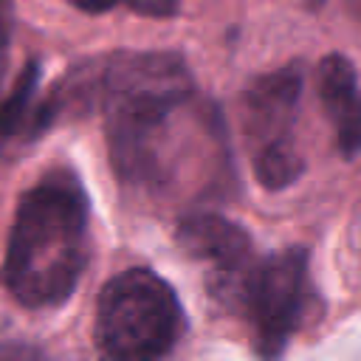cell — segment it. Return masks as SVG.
<instances>
[{
	"instance_id": "1",
	"label": "cell",
	"mask_w": 361,
	"mask_h": 361,
	"mask_svg": "<svg viewBox=\"0 0 361 361\" xmlns=\"http://www.w3.org/2000/svg\"><path fill=\"white\" fill-rule=\"evenodd\" d=\"M110 166L138 195L166 197L186 178L200 189L228 166L220 110L175 51H124L93 79Z\"/></svg>"
},
{
	"instance_id": "2",
	"label": "cell",
	"mask_w": 361,
	"mask_h": 361,
	"mask_svg": "<svg viewBox=\"0 0 361 361\" xmlns=\"http://www.w3.org/2000/svg\"><path fill=\"white\" fill-rule=\"evenodd\" d=\"M90 257V206L68 169L42 175L23 192L0 268L6 290L31 310L71 299Z\"/></svg>"
},
{
	"instance_id": "3",
	"label": "cell",
	"mask_w": 361,
	"mask_h": 361,
	"mask_svg": "<svg viewBox=\"0 0 361 361\" xmlns=\"http://www.w3.org/2000/svg\"><path fill=\"white\" fill-rule=\"evenodd\" d=\"M183 330V305L155 271L127 268L104 282L93 322V341L102 355L118 361L164 358L178 347Z\"/></svg>"
},
{
	"instance_id": "4",
	"label": "cell",
	"mask_w": 361,
	"mask_h": 361,
	"mask_svg": "<svg viewBox=\"0 0 361 361\" xmlns=\"http://www.w3.org/2000/svg\"><path fill=\"white\" fill-rule=\"evenodd\" d=\"M305 90V65L288 62L254 76L240 96L243 135L254 178L268 192H282L305 175L299 149V107Z\"/></svg>"
},
{
	"instance_id": "5",
	"label": "cell",
	"mask_w": 361,
	"mask_h": 361,
	"mask_svg": "<svg viewBox=\"0 0 361 361\" xmlns=\"http://www.w3.org/2000/svg\"><path fill=\"white\" fill-rule=\"evenodd\" d=\"M313 305L310 257L302 245L276 254H257L237 282L226 313L251 327L257 355L276 358L288 350L293 333L305 324Z\"/></svg>"
},
{
	"instance_id": "6",
	"label": "cell",
	"mask_w": 361,
	"mask_h": 361,
	"mask_svg": "<svg viewBox=\"0 0 361 361\" xmlns=\"http://www.w3.org/2000/svg\"><path fill=\"white\" fill-rule=\"evenodd\" d=\"M178 248L203 265V282L209 296L226 307L243 271L259 254L251 234L231 217L217 212H192L178 220Z\"/></svg>"
},
{
	"instance_id": "7",
	"label": "cell",
	"mask_w": 361,
	"mask_h": 361,
	"mask_svg": "<svg viewBox=\"0 0 361 361\" xmlns=\"http://www.w3.org/2000/svg\"><path fill=\"white\" fill-rule=\"evenodd\" d=\"M316 93L338 155L353 161L361 152V85L355 65L344 54L322 56L316 65Z\"/></svg>"
},
{
	"instance_id": "8",
	"label": "cell",
	"mask_w": 361,
	"mask_h": 361,
	"mask_svg": "<svg viewBox=\"0 0 361 361\" xmlns=\"http://www.w3.org/2000/svg\"><path fill=\"white\" fill-rule=\"evenodd\" d=\"M39 82V65L28 62L20 76L14 79L8 96L0 99V144L11 141L14 133L20 130V124H25V118L31 116V102H34V90Z\"/></svg>"
},
{
	"instance_id": "9",
	"label": "cell",
	"mask_w": 361,
	"mask_h": 361,
	"mask_svg": "<svg viewBox=\"0 0 361 361\" xmlns=\"http://www.w3.org/2000/svg\"><path fill=\"white\" fill-rule=\"evenodd\" d=\"M85 14H104L118 6L141 14V17H175L180 11V0H71Z\"/></svg>"
},
{
	"instance_id": "10",
	"label": "cell",
	"mask_w": 361,
	"mask_h": 361,
	"mask_svg": "<svg viewBox=\"0 0 361 361\" xmlns=\"http://www.w3.org/2000/svg\"><path fill=\"white\" fill-rule=\"evenodd\" d=\"M341 6H344V11L353 17V23L361 25V0H341Z\"/></svg>"
},
{
	"instance_id": "11",
	"label": "cell",
	"mask_w": 361,
	"mask_h": 361,
	"mask_svg": "<svg viewBox=\"0 0 361 361\" xmlns=\"http://www.w3.org/2000/svg\"><path fill=\"white\" fill-rule=\"evenodd\" d=\"M310 3H313V6H322V0H310Z\"/></svg>"
},
{
	"instance_id": "12",
	"label": "cell",
	"mask_w": 361,
	"mask_h": 361,
	"mask_svg": "<svg viewBox=\"0 0 361 361\" xmlns=\"http://www.w3.org/2000/svg\"><path fill=\"white\" fill-rule=\"evenodd\" d=\"M0 3H3V0H0Z\"/></svg>"
}]
</instances>
